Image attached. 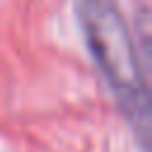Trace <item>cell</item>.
I'll return each instance as SVG.
<instances>
[{"label": "cell", "mask_w": 152, "mask_h": 152, "mask_svg": "<svg viewBox=\"0 0 152 152\" xmlns=\"http://www.w3.org/2000/svg\"><path fill=\"white\" fill-rule=\"evenodd\" d=\"M78 24L86 45L112 88L121 112L138 131L142 145L150 135V95L135 57L128 24L116 0H76Z\"/></svg>", "instance_id": "obj_1"}]
</instances>
